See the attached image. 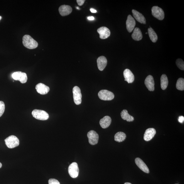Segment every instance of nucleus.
<instances>
[{"label":"nucleus","mask_w":184,"mask_h":184,"mask_svg":"<svg viewBox=\"0 0 184 184\" xmlns=\"http://www.w3.org/2000/svg\"><path fill=\"white\" fill-rule=\"evenodd\" d=\"M6 145L9 148H13L18 146L19 145V140L17 137L14 136H11L5 139Z\"/></svg>","instance_id":"3"},{"label":"nucleus","mask_w":184,"mask_h":184,"mask_svg":"<svg viewBox=\"0 0 184 184\" xmlns=\"http://www.w3.org/2000/svg\"><path fill=\"white\" fill-rule=\"evenodd\" d=\"M5 110V105L4 103L2 101H0V117L3 114Z\"/></svg>","instance_id":"28"},{"label":"nucleus","mask_w":184,"mask_h":184,"mask_svg":"<svg viewBox=\"0 0 184 184\" xmlns=\"http://www.w3.org/2000/svg\"><path fill=\"white\" fill-rule=\"evenodd\" d=\"M136 25V22L132 16L129 15L126 21V28L129 32L131 33L133 30Z\"/></svg>","instance_id":"12"},{"label":"nucleus","mask_w":184,"mask_h":184,"mask_svg":"<svg viewBox=\"0 0 184 184\" xmlns=\"http://www.w3.org/2000/svg\"><path fill=\"white\" fill-rule=\"evenodd\" d=\"M132 37L135 40L138 41L142 40L143 38V35L140 29L137 28H135L132 34Z\"/></svg>","instance_id":"21"},{"label":"nucleus","mask_w":184,"mask_h":184,"mask_svg":"<svg viewBox=\"0 0 184 184\" xmlns=\"http://www.w3.org/2000/svg\"><path fill=\"white\" fill-rule=\"evenodd\" d=\"M148 33L151 41L153 42H156L158 40V37L157 35L153 29L151 28H149L148 29Z\"/></svg>","instance_id":"25"},{"label":"nucleus","mask_w":184,"mask_h":184,"mask_svg":"<svg viewBox=\"0 0 184 184\" xmlns=\"http://www.w3.org/2000/svg\"><path fill=\"white\" fill-rule=\"evenodd\" d=\"M124 76L125 81L128 83H132L134 80L133 74L129 69H125L124 72Z\"/></svg>","instance_id":"18"},{"label":"nucleus","mask_w":184,"mask_h":184,"mask_svg":"<svg viewBox=\"0 0 184 184\" xmlns=\"http://www.w3.org/2000/svg\"><path fill=\"white\" fill-rule=\"evenodd\" d=\"M184 121V117L183 116L179 117L178 118V121L181 123H183Z\"/></svg>","instance_id":"31"},{"label":"nucleus","mask_w":184,"mask_h":184,"mask_svg":"<svg viewBox=\"0 0 184 184\" xmlns=\"http://www.w3.org/2000/svg\"><path fill=\"white\" fill-rule=\"evenodd\" d=\"M87 136L90 144L94 145L98 143L99 136L96 132L94 130L90 131L88 132Z\"/></svg>","instance_id":"9"},{"label":"nucleus","mask_w":184,"mask_h":184,"mask_svg":"<svg viewBox=\"0 0 184 184\" xmlns=\"http://www.w3.org/2000/svg\"><path fill=\"white\" fill-rule=\"evenodd\" d=\"M12 77L16 80H19L23 84L26 83L28 80V77L25 73L21 72H15L12 74Z\"/></svg>","instance_id":"8"},{"label":"nucleus","mask_w":184,"mask_h":184,"mask_svg":"<svg viewBox=\"0 0 184 184\" xmlns=\"http://www.w3.org/2000/svg\"><path fill=\"white\" fill-rule=\"evenodd\" d=\"M77 1L78 5L81 6L84 4L85 1V0H77Z\"/></svg>","instance_id":"30"},{"label":"nucleus","mask_w":184,"mask_h":184,"mask_svg":"<svg viewBox=\"0 0 184 184\" xmlns=\"http://www.w3.org/2000/svg\"><path fill=\"white\" fill-rule=\"evenodd\" d=\"M111 118L109 116H105L100 120V124L103 129H106L109 127L111 123Z\"/></svg>","instance_id":"20"},{"label":"nucleus","mask_w":184,"mask_h":184,"mask_svg":"<svg viewBox=\"0 0 184 184\" xmlns=\"http://www.w3.org/2000/svg\"><path fill=\"white\" fill-rule=\"evenodd\" d=\"M88 19H89V20L92 21L94 20L95 18L93 16H89L87 18Z\"/></svg>","instance_id":"32"},{"label":"nucleus","mask_w":184,"mask_h":184,"mask_svg":"<svg viewBox=\"0 0 184 184\" xmlns=\"http://www.w3.org/2000/svg\"><path fill=\"white\" fill-rule=\"evenodd\" d=\"M68 172L72 178L77 177L79 173V168L77 163L73 162L71 164L68 168Z\"/></svg>","instance_id":"6"},{"label":"nucleus","mask_w":184,"mask_h":184,"mask_svg":"<svg viewBox=\"0 0 184 184\" xmlns=\"http://www.w3.org/2000/svg\"><path fill=\"white\" fill-rule=\"evenodd\" d=\"M97 32L99 34L100 38L102 39L108 38L110 34L109 29L105 27H102L98 28Z\"/></svg>","instance_id":"10"},{"label":"nucleus","mask_w":184,"mask_h":184,"mask_svg":"<svg viewBox=\"0 0 184 184\" xmlns=\"http://www.w3.org/2000/svg\"></svg>","instance_id":"39"},{"label":"nucleus","mask_w":184,"mask_h":184,"mask_svg":"<svg viewBox=\"0 0 184 184\" xmlns=\"http://www.w3.org/2000/svg\"><path fill=\"white\" fill-rule=\"evenodd\" d=\"M124 184H132L131 183H125Z\"/></svg>","instance_id":"34"},{"label":"nucleus","mask_w":184,"mask_h":184,"mask_svg":"<svg viewBox=\"0 0 184 184\" xmlns=\"http://www.w3.org/2000/svg\"><path fill=\"white\" fill-rule=\"evenodd\" d=\"M177 89L178 90L183 91L184 90V79L183 78H179L176 84Z\"/></svg>","instance_id":"26"},{"label":"nucleus","mask_w":184,"mask_h":184,"mask_svg":"<svg viewBox=\"0 0 184 184\" xmlns=\"http://www.w3.org/2000/svg\"><path fill=\"white\" fill-rule=\"evenodd\" d=\"M72 7L66 5H63L60 7L59 11L61 15L65 16L68 15L72 13Z\"/></svg>","instance_id":"15"},{"label":"nucleus","mask_w":184,"mask_h":184,"mask_svg":"<svg viewBox=\"0 0 184 184\" xmlns=\"http://www.w3.org/2000/svg\"><path fill=\"white\" fill-rule=\"evenodd\" d=\"M168 84V80L167 77L165 74H163L161 77V86L162 89L163 90L166 89Z\"/></svg>","instance_id":"24"},{"label":"nucleus","mask_w":184,"mask_h":184,"mask_svg":"<svg viewBox=\"0 0 184 184\" xmlns=\"http://www.w3.org/2000/svg\"><path fill=\"white\" fill-rule=\"evenodd\" d=\"M1 16H0V20H1Z\"/></svg>","instance_id":"37"},{"label":"nucleus","mask_w":184,"mask_h":184,"mask_svg":"<svg viewBox=\"0 0 184 184\" xmlns=\"http://www.w3.org/2000/svg\"><path fill=\"white\" fill-rule=\"evenodd\" d=\"M152 14L153 16L159 20L164 18V13L162 9L158 6H153L152 8Z\"/></svg>","instance_id":"7"},{"label":"nucleus","mask_w":184,"mask_h":184,"mask_svg":"<svg viewBox=\"0 0 184 184\" xmlns=\"http://www.w3.org/2000/svg\"><path fill=\"white\" fill-rule=\"evenodd\" d=\"M121 116L123 119L126 120L127 121L131 122L134 121V118L129 115L126 110H122L121 113Z\"/></svg>","instance_id":"22"},{"label":"nucleus","mask_w":184,"mask_h":184,"mask_svg":"<svg viewBox=\"0 0 184 184\" xmlns=\"http://www.w3.org/2000/svg\"><path fill=\"white\" fill-rule=\"evenodd\" d=\"M135 162L138 167L145 173H149V169L144 161L140 158H137L135 159Z\"/></svg>","instance_id":"16"},{"label":"nucleus","mask_w":184,"mask_h":184,"mask_svg":"<svg viewBox=\"0 0 184 184\" xmlns=\"http://www.w3.org/2000/svg\"><path fill=\"white\" fill-rule=\"evenodd\" d=\"M146 34H147V33H146Z\"/></svg>","instance_id":"38"},{"label":"nucleus","mask_w":184,"mask_h":184,"mask_svg":"<svg viewBox=\"0 0 184 184\" xmlns=\"http://www.w3.org/2000/svg\"><path fill=\"white\" fill-rule=\"evenodd\" d=\"M126 138V135L124 132H119L115 134L114 136L115 141L121 142L125 140Z\"/></svg>","instance_id":"23"},{"label":"nucleus","mask_w":184,"mask_h":184,"mask_svg":"<svg viewBox=\"0 0 184 184\" xmlns=\"http://www.w3.org/2000/svg\"><path fill=\"white\" fill-rule=\"evenodd\" d=\"M156 133V130L153 128L147 129L144 134V139L147 142L150 141L155 136Z\"/></svg>","instance_id":"14"},{"label":"nucleus","mask_w":184,"mask_h":184,"mask_svg":"<svg viewBox=\"0 0 184 184\" xmlns=\"http://www.w3.org/2000/svg\"><path fill=\"white\" fill-rule=\"evenodd\" d=\"M2 167V164L1 163H0V168H1Z\"/></svg>","instance_id":"35"},{"label":"nucleus","mask_w":184,"mask_h":184,"mask_svg":"<svg viewBox=\"0 0 184 184\" xmlns=\"http://www.w3.org/2000/svg\"><path fill=\"white\" fill-rule=\"evenodd\" d=\"M145 84L147 89L150 91H153L154 90V82L153 78L151 75L147 76L145 80Z\"/></svg>","instance_id":"11"},{"label":"nucleus","mask_w":184,"mask_h":184,"mask_svg":"<svg viewBox=\"0 0 184 184\" xmlns=\"http://www.w3.org/2000/svg\"><path fill=\"white\" fill-rule=\"evenodd\" d=\"M74 101L76 105H80L81 104L82 95L80 88L75 86L73 89Z\"/></svg>","instance_id":"5"},{"label":"nucleus","mask_w":184,"mask_h":184,"mask_svg":"<svg viewBox=\"0 0 184 184\" xmlns=\"http://www.w3.org/2000/svg\"><path fill=\"white\" fill-rule=\"evenodd\" d=\"M97 66L98 69L102 71L104 69L107 64V60L104 56H100L97 59Z\"/></svg>","instance_id":"17"},{"label":"nucleus","mask_w":184,"mask_h":184,"mask_svg":"<svg viewBox=\"0 0 184 184\" xmlns=\"http://www.w3.org/2000/svg\"><path fill=\"white\" fill-rule=\"evenodd\" d=\"M49 184H60L59 181L54 179H51L48 180Z\"/></svg>","instance_id":"29"},{"label":"nucleus","mask_w":184,"mask_h":184,"mask_svg":"<svg viewBox=\"0 0 184 184\" xmlns=\"http://www.w3.org/2000/svg\"><path fill=\"white\" fill-rule=\"evenodd\" d=\"M90 11L92 12V13H96V12H97L96 10H95L93 8H91L90 9Z\"/></svg>","instance_id":"33"},{"label":"nucleus","mask_w":184,"mask_h":184,"mask_svg":"<svg viewBox=\"0 0 184 184\" xmlns=\"http://www.w3.org/2000/svg\"><path fill=\"white\" fill-rule=\"evenodd\" d=\"M176 64L178 67L181 70H184V61L181 59H178L176 61Z\"/></svg>","instance_id":"27"},{"label":"nucleus","mask_w":184,"mask_h":184,"mask_svg":"<svg viewBox=\"0 0 184 184\" xmlns=\"http://www.w3.org/2000/svg\"><path fill=\"white\" fill-rule=\"evenodd\" d=\"M132 12L134 18L137 21L141 24H146V19L143 14L135 10H133Z\"/></svg>","instance_id":"19"},{"label":"nucleus","mask_w":184,"mask_h":184,"mask_svg":"<svg viewBox=\"0 0 184 184\" xmlns=\"http://www.w3.org/2000/svg\"><path fill=\"white\" fill-rule=\"evenodd\" d=\"M32 115L36 119L41 121H45L49 118L48 113L43 110H34L32 112Z\"/></svg>","instance_id":"2"},{"label":"nucleus","mask_w":184,"mask_h":184,"mask_svg":"<svg viewBox=\"0 0 184 184\" xmlns=\"http://www.w3.org/2000/svg\"><path fill=\"white\" fill-rule=\"evenodd\" d=\"M23 44L25 47L29 49H33L38 47L37 42L29 35H25L23 37Z\"/></svg>","instance_id":"1"},{"label":"nucleus","mask_w":184,"mask_h":184,"mask_svg":"<svg viewBox=\"0 0 184 184\" xmlns=\"http://www.w3.org/2000/svg\"><path fill=\"white\" fill-rule=\"evenodd\" d=\"M76 8H77V9H78V10L80 9V8H79V7H76Z\"/></svg>","instance_id":"36"},{"label":"nucleus","mask_w":184,"mask_h":184,"mask_svg":"<svg viewBox=\"0 0 184 184\" xmlns=\"http://www.w3.org/2000/svg\"><path fill=\"white\" fill-rule=\"evenodd\" d=\"M36 89L39 94L42 95L47 94L50 91V88L41 83H39L36 85Z\"/></svg>","instance_id":"13"},{"label":"nucleus","mask_w":184,"mask_h":184,"mask_svg":"<svg viewBox=\"0 0 184 184\" xmlns=\"http://www.w3.org/2000/svg\"><path fill=\"white\" fill-rule=\"evenodd\" d=\"M98 95L100 99L104 101L111 100L114 98L113 93L107 90H100Z\"/></svg>","instance_id":"4"}]
</instances>
